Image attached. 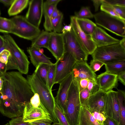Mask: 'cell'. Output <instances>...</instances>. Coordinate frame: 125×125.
<instances>
[{
	"mask_svg": "<svg viewBox=\"0 0 125 125\" xmlns=\"http://www.w3.org/2000/svg\"><path fill=\"white\" fill-rule=\"evenodd\" d=\"M0 76L4 81L0 91V112L10 118L22 116L25 106L34 94L27 79L19 72Z\"/></svg>",
	"mask_w": 125,
	"mask_h": 125,
	"instance_id": "cell-1",
	"label": "cell"
},
{
	"mask_svg": "<svg viewBox=\"0 0 125 125\" xmlns=\"http://www.w3.org/2000/svg\"><path fill=\"white\" fill-rule=\"evenodd\" d=\"M26 79L33 92L39 95L41 103L50 115L52 122L59 123L54 112L55 101L52 91L34 72L28 75Z\"/></svg>",
	"mask_w": 125,
	"mask_h": 125,
	"instance_id": "cell-2",
	"label": "cell"
},
{
	"mask_svg": "<svg viewBox=\"0 0 125 125\" xmlns=\"http://www.w3.org/2000/svg\"><path fill=\"white\" fill-rule=\"evenodd\" d=\"M78 82L73 80L70 87L64 114L70 125H78L81 105Z\"/></svg>",
	"mask_w": 125,
	"mask_h": 125,
	"instance_id": "cell-3",
	"label": "cell"
},
{
	"mask_svg": "<svg viewBox=\"0 0 125 125\" xmlns=\"http://www.w3.org/2000/svg\"><path fill=\"white\" fill-rule=\"evenodd\" d=\"M93 59L105 64L112 61L125 60V49L119 43L97 47L91 54Z\"/></svg>",
	"mask_w": 125,
	"mask_h": 125,
	"instance_id": "cell-4",
	"label": "cell"
},
{
	"mask_svg": "<svg viewBox=\"0 0 125 125\" xmlns=\"http://www.w3.org/2000/svg\"><path fill=\"white\" fill-rule=\"evenodd\" d=\"M94 18L96 25L117 35L125 37V20L102 11L94 14Z\"/></svg>",
	"mask_w": 125,
	"mask_h": 125,
	"instance_id": "cell-5",
	"label": "cell"
},
{
	"mask_svg": "<svg viewBox=\"0 0 125 125\" xmlns=\"http://www.w3.org/2000/svg\"><path fill=\"white\" fill-rule=\"evenodd\" d=\"M11 19L14 26L11 33L20 37L32 41L41 31L29 22L25 17L16 16Z\"/></svg>",
	"mask_w": 125,
	"mask_h": 125,
	"instance_id": "cell-6",
	"label": "cell"
},
{
	"mask_svg": "<svg viewBox=\"0 0 125 125\" xmlns=\"http://www.w3.org/2000/svg\"><path fill=\"white\" fill-rule=\"evenodd\" d=\"M7 46V50L14 58L17 63L18 70L22 74H27L28 72L30 62L23 51L17 44L13 38L6 33L3 36Z\"/></svg>",
	"mask_w": 125,
	"mask_h": 125,
	"instance_id": "cell-7",
	"label": "cell"
},
{
	"mask_svg": "<svg viewBox=\"0 0 125 125\" xmlns=\"http://www.w3.org/2000/svg\"><path fill=\"white\" fill-rule=\"evenodd\" d=\"M22 116L23 121L26 122L42 118H51L50 115L41 103L37 93L34 94L30 102L25 106Z\"/></svg>",
	"mask_w": 125,
	"mask_h": 125,
	"instance_id": "cell-8",
	"label": "cell"
},
{
	"mask_svg": "<svg viewBox=\"0 0 125 125\" xmlns=\"http://www.w3.org/2000/svg\"><path fill=\"white\" fill-rule=\"evenodd\" d=\"M63 34L65 53L71 54L77 61L87 62L88 55L79 44L72 29L70 31Z\"/></svg>",
	"mask_w": 125,
	"mask_h": 125,
	"instance_id": "cell-9",
	"label": "cell"
},
{
	"mask_svg": "<svg viewBox=\"0 0 125 125\" xmlns=\"http://www.w3.org/2000/svg\"><path fill=\"white\" fill-rule=\"evenodd\" d=\"M70 21L72 29L79 44L88 55H91L97 47L93 41L91 35L86 34L82 30L76 18L73 16L70 17Z\"/></svg>",
	"mask_w": 125,
	"mask_h": 125,
	"instance_id": "cell-10",
	"label": "cell"
},
{
	"mask_svg": "<svg viewBox=\"0 0 125 125\" xmlns=\"http://www.w3.org/2000/svg\"><path fill=\"white\" fill-rule=\"evenodd\" d=\"M76 61L70 54L65 53L56 63L54 84L59 83L72 73Z\"/></svg>",
	"mask_w": 125,
	"mask_h": 125,
	"instance_id": "cell-11",
	"label": "cell"
},
{
	"mask_svg": "<svg viewBox=\"0 0 125 125\" xmlns=\"http://www.w3.org/2000/svg\"><path fill=\"white\" fill-rule=\"evenodd\" d=\"M43 0L29 1V8L25 16L28 21L35 27L39 28L43 14Z\"/></svg>",
	"mask_w": 125,
	"mask_h": 125,
	"instance_id": "cell-12",
	"label": "cell"
},
{
	"mask_svg": "<svg viewBox=\"0 0 125 125\" xmlns=\"http://www.w3.org/2000/svg\"><path fill=\"white\" fill-rule=\"evenodd\" d=\"M47 49L57 61L63 55L65 52L62 33L50 32V36Z\"/></svg>",
	"mask_w": 125,
	"mask_h": 125,
	"instance_id": "cell-13",
	"label": "cell"
},
{
	"mask_svg": "<svg viewBox=\"0 0 125 125\" xmlns=\"http://www.w3.org/2000/svg\"><path fill=\"white\" fill-rule=\"evenodd\" d=\"M72 73L73 80L78 82L82 79L96 82V74L91 69L87 62L76 61Z\"/></svg>",
	"mask_w": 125,
	"mask_h": 125,
	"instance_id": "cell-14",
	"label": "cell"
},
{
	"mask_svg": "<svg viewBox=\"0 0 125 125\" xmlns=\"http://www.w3.org/2000/svg\"><path fill=\"white\" fill-rule=\"evenodd\" d=\"M73 80V77L71 73L59 83V88L55 100L64 114L65 111L69 90Z\"/></svg>",
	"mask_w": 125,
	"mask_h": 125,
	"instance_id": "cell-15",
	"label": "cell"
},
{
	"mask_svg": "<svg viewBox=\"0 0 125 125\" xmlns=\"http://www.w3.org/2000/svg\"><path fill=\"white\" fill-rule=\"evenodd\" d=\"M104 111L105 116L113 118L119 123V107L116 91L112 90L107 93Z\"/></svg>",
	"mask_w": 125,
	"mask_h": 125,
	"instance_id": "cell-16",
	"label": "cell"
},
{
	"mask_svg": "<svg viewBox=\"0 0 125 125\" xmlns=\"http://www.w3.org/2000/svg\"><path fill=\"white\" fill-rule=\"evenodd\" d=\"M96 79L99 90L106 93L117 88L118 85L117 75L106 71L96 76Z\"/></svg>",
	"mask_w": 125,
	"mask_h": 125,
	"instance_id": "cell-17",
	"label": "cell"
},
{
	"mask_svg": "<svg viewBox=\"0 0 125 125\" xmlns=\"http://www.w3.org/2000/svg\"><path fill=\"white\" fill-rule=\"evenodd\" d=\"M92 40L97 47L118 43L120 40L108 34L104 30L97 26L91 35Z\"/></svg>",
	"mask_w": 125,
	"mask_h": 125,
	"instance_id": "cell-18",
	"label": "cell"
},
{
	"mask_svg": "<svg viewBox=\"0 0 125 125\" xmlns=\"http://www.w3.org/2000/svg\"><path fill=\"white\" fill-rule=\"evenodd\" d=\"M107 96V93L99 90L90 95L87 107L105 114V107Z\"/></svg>",
	"mask_w": 125,
	"mask_h": 125,
	"instance_id": "cell-19",
	"label": "cell"
},
{
	"mask_svg": "<svg viewBox=\"0 0 125 125\" xmlns=\"http://www.w3.org/2000/svg\"><path fill=\"white\" fill-rule=\"evenodd\" d=\"M40 48L31 46L27 49L31 62L36 68L41 64H53L50 59L40 51Z\"/></svg>",
	"mask_w": 125,
	"mask_h": 125,
	"instance_id": "cell-20",
	"label": "cell"
},
{
	"mask_svg": "<svg viewBox=\"0 0 125 125\" xmlns=\"http://www.w3.org/2000/svg\"><path fill=\"white\" fill-rule=\"evenodd\" d=\"M78 125H102L94 118L88 108L81 106Z\"/></svg>",
	"mask_w": 125,
	"mask_h": 125,
	"instance_id": "cell-21",
	"label": "cell"
},
{
	"mask_svg": "<svg viewBox=\"0 0 125 125\" xmlns=\"http://www.w3.org/2000/svg\"><path fill=\"white\" fill-rule=\"evenodd\" d=\"M50 36V32L41 31L39 35L32 41L31 46L40 48H47Z\"/></svg>",
	"mask_w": 125,
	"mask_h": 125,
	"instance_id": "cell-22",
	"label": "cell"
},
{
	"mask_svg": "<svg viewBox=\"0 0 125 125\" xmlns=\"http://www.w3.org/2000/svg\"><path fill=\"white\" fill-rule=\"evenodd\" d=\"M106 71L113 74L117 75L125 71V60L116 61L105 64Z\"/></svg>",
	"mask_w": 125,
	"mask_h": 125,
	"instance_id": "cell-23",
	"label": "cell"
},
{
	"mask_svg": "<svg viewBox=\"0 0 125 125\" xmlns=\"http://www.w3.org/2000/svg\"><path fill=\"white\" fill-rule=\"evenodd\" d=\"M54 5L48 4L44 2L43 7V14L45 18L44 27L45 31H52L51 21L52 12L55 6Z\"/></svg>",
	"mask_w": 125,
	"mask_h": 125,
	"instance_id": "cell-24",
	"label": "cell"
},
{
	"mask_svg": "<svg viewBox=\"0 0 125 125\" xmlns=\"http://www.w3.org/2000/svg\"><path fill=\"white\" fill-rule=\"evenodd\" d=\"M116 92L119 107V124L120 125H125V91L118 90Z\"/></svg>",
	"mask_w": 125,
	"mask_h": 125,
	"instance_id": "cell-25",
	"label": "cell"
},
{
	"mask_svg": "<svg viewBox=\"0 0 125 125\" xmlns=\"http://www.w3.org/2000/svg\"><path fill=\"white\" fill-rule=\"evenodd\" d=\"M29 1V0H14L8 10L9 15L12 16L18 14L27 7Z\"/></svg>",
	"mask_w": 125,
	"mask_h": 125,
	"instance_id": "cell-26",
	"label": "cell"
},
{
	"mask_svg": "<svg viewBox=\"0 0 125 125\" xmlns=\"http://www.w3.org/2000/svg\"><path fill=\"white\" fill-rule=\"evenodd\" d=\"M76 19L82 30L86 34L91 35L97 26L96 24L88 19Z\"/></svg>",
	"mask_w": 125,
	"mask_h": 125,
	"instance_id": "cell-27",
	"label": "cell"
},
{
	"mask_svg": "<svg viewBox=\"0 0 125 125\" xmlns=\"http://www.w3.org/2000/svg\"><path fill=\"white\" fill-rule=\"evenodd\" d=\"M49 65L46 64H40L36 68L34 72L48 87L47 76Z\"/></svg>",
	"mask_w": 125,
	"mask_h": 125,
	"instance_id": "cell-28",
	"label": "cell"
},
{
	"mask_svg": "<svg viewBox=\"0 0 125 125\" xmlns=\"http://www.w3.org/2000/svg\"><path fill=\"white\" fill-rule=\"evenodd\" d=\"M63 19V14L62 13L57 17L52 19V31L58 33L62 32Z\"/></svg>",
	"mask_w": 125,
	"mask_h": 125,
	"instance_id": "cell-29",
	"label": "cell"
},
{
	"mask_svg": "<svg viewBox=\"0 0 125 125\" xmlns=\"http://www.w3.org/2000/svg\"><path fill=\"white\" fill-rule=\"evenodd\" d=\"M13 22L11 19L0 17V27L7 33H11L14 27Z\"/></svg>",
	"mask_w": 125,
	"mask_h": 125,
	"instance_id": "cell-30",
	"label": "cell"
},
{
	"mask_svg": "<svg viewBox=\"0 0 125 125\" xmlns=\"http://www.w3.org/2000/svg\"><path fill=\"white\" fill-rule=\"evenodd\" d=\"M77 19L92 18H94V14L91 12L89 7H83L77 12H75L73 16Z\"/></svg>",
	"mask_w": 125,
	"mask_h": 125,
	"instance_id": "cell-31",
	"label": "cell"
},
{
	"mask_svg": "<svg viewBox=\"0 0 125 125\" xmlns=\"http://www.w3.org/2000/svg\"><path fill=\"white\" fill-rule=\"evenodd\" d=\"M56 68L55 63L49 65L47 73V80L49 88L51 91L54 84Z\"/></svg>",
	"mask_w": 125,
	"mask_h": 125,
	"instance_id": "cell-32",
	"label": "cell"
},
{
	"mask_svg": "<svg viewBox=\"0 0 125 125\" xmlns=\"http://www.w3.org/2000/svg\"><path fill=\"white\" fill-rule=\"evenodd\" d=\"M54 112L59 123L62 125H70L63 113L56 102Z\"/></svg>",
	"mask_w": 125,
	"mask_h": 125,
	"instance_id": "cell-33",
	"label": "cell"
},
{
	"mask_svg": "<svg viewBox=\"0 0 125 125\" xmlns=\"http://www.w3.org/2000/svg\"><path fill=\"white\" fill-rule=\"evenodd\" d=\"M90 95L87 87L79 92V97L81 106H87Z\"/></svg>",
	"mask_w": 125,
	"mask_h": 125,
	"instance_id": "cell-34",
	"label": "cell"
},
{
	"mask_svg": "<svg viewBox=\"0 0 125 125\" xmlns=\"http://www.w3.org/2000/svg\"><path fill=\"white\" fill-rule=\"evenodd\" d=\"M100 6L101 11L105 12L113 16L123 19L116 13L112 5L106 3H103Z\"/></svg>",
	"mask_w": 125,
	"mask_h": 125,
	"instance_id": "cell-35",
	"label": "cell"
},
{
	"mask_svg": "<svg viewBox=\"0 0 125 125\" xmlns=\"http://www.w3.org/2000/svg\"><path fill=\"white\" fill-rule=\"evenodd\" d=\"M89 109L92 115L97 122L100 124L103 125V122L106 118L105 115L95 110Z\"/></svg>",
	"mask_w": 125,
	"mask_h": 125,
	"instance_id": "cell-36",
	"label": "cell"
},
{
	"mask_svg": "<svg viewBox=\"0 0 125 125\" xmlns=\"http://www.w3.org/2000/svg\"><path fill=\"white\" fill-rule=\"evenodd\" d=\"M51 118H44L36 119L29 122L31 125H52Z\"/></svg>",
	"mask_w": 125,
	"mask_h": 125,
	"instance_id": "cell-37",
	"label": "cell"
},
{
	"mask_svg": "<svg viewBox=\"0 0 125 125\" xmlns=\"http://www.w3.org/2000/svg\"><path fill=\"white\" fill-rule=\"evenodd\" d=\"M104 65V63L99 60L93 59L90 61L89 66L92 71L95 73L99 71Z\"/></svg>",
	"mask_w": 125,
	"mask_h": 125,
	"instance_id": "cell-38",
	"label": "cell"
},
{
	"mask_svg": "<svg viewBox=\"0 0 125 125\" xmlns=\"http://www.w3.org/2000/svg\"><path fill=\"white\" fill-rule=\"evenodd\" d=\"M87 88L90 95L95 94L99 90L97 82L89 80Z\"/></svg>",
	"mask_w": 125,
	"mask_h": 125,
	"instance_id": "cell-39",
	"label": "cell"
},
{
	"mask_svg": "<svg viewBox=\"0 0 125 125\" xmlns=\"http://www.w3.org/2000/svg\"><path fill=\"white\" fill-rule=\"evenodd\" d=\"M9 123V125H31L29 122L24 121L22 116L12 118Z\"/></svg>",
	"mask_w": 125,
	"mask_h": 125,
	"instance_id": "cell-40",
	"label": "cell"
},
{
	"mask_svg": "<svg viewBox=\"0 0 125 125\" xmlns=\"http://www.w3.org/2000/svg\"><path fill=\"white\" fill-rule=\"evenodd\" d=\"M112 6L117 14L125 20V6L118 5Z\"/></svg>",
	"mask_w": 125,
	"mask_h": 125,
	"instance_id": "cell-41",
	"label": "cell"
},
{
	"mask_svg": "<svg viewBox=\"0 0 125 125\" xmlns=\"http://www.w3.org/2000/svg\"><path fill=\"white\" fill-rule=\"evenodd\" d=\"M10 55V53L9 51L7 50H3L0 53V62L6 65Z\"/></svg>",
	"mask_w": 125,
	"mask_h": 125,
	"instance_id": "cell-42",
	"label": "cell"
},
{
	"mask_svg": "<svg viewBox=\"0 0 125 125\" xmlns=\"http://www.w3.org/2000/svg\"><path fill=\"white\" fill-rule=\"evenodd\" d=\"M105 3L111 5H121L125 6V0H103L102 3Z\"/></svg>",
	"mask_w": 125,
	"mask_h": 125,
	"instance_id": "cell-43",
	"label": "cell"
},
{
	"mask_svg": "<svg viewBox=\"0 0 125 125\" xmlns=\"http://www.w3.org/2000/svg\"><path fill=\"white\" fill-rule=\"evenodd\" d=\"M88 81L89 80L87 79H82L78 82L79 92L87 87Z\"/></svg>",
	"mask_w": 125,
	"mask_h": 125,
	"instance_id": "cell-44",
	"label": "cell"
},
{
	"mask_svg": "<svg viewBox=\"0 0 125 125\" xmlns=\"http://www.w3.org/2000/svg\"><path fill=\"white\" fill-rule=\"evenodd\" d=\"M106 117L103 125H120L119 122L113 118L108 116Z\"/></svg>",
	"mask_w": 125,
	"mask_h": 125,
	"instance_id": "cell-45",
	"label": "cell"
},
{
	"mask_svg": "<svg viewBox=\"0 0 125 125\" xmlns=\"http://www.w3.org/2000/svg\"><path fill=\"white\" fill-rule=\"evenodd\" d=\"M118 80L124 85H125V71L122 72L117 75Z\"/></svg>",
	"mask_w": 125,
	"mask_h": 125,
	"instance_id": "cell-46",
	"label": "cell"
},
{
	"mask_svg": "<svg viewBox=\"0 0 125 125\" xmlns=\"http://www.w3.org/2000/svg\"><path fill=\"white\" fill-rule=\"evenodd\" d=\"M92 1L94 7L95 11L96 12L98 10L100 6L102 3L103 0H93Z\"/></svg>",
	"mask_w": 125,
	"mask_h": 125,
	"instance_id": "cell-47",
	"label": "cell"
},
{
	"mask_svg": "<svg viewBox=\"0 0 125 125\" xmlns=\"http://www.w3.org/2000/svg\"><path fill=\"white\" fill-rule=\"evenodd\" d=\"M62 13L57 9V6H55L53 10L52 15V19L56 18L60 15Z\"/></svg>",
	"mask_w": 125,
	"mask_h": 125,
	"instance_id": "cell-48",
	"label": "cell"
},
{
	"mask_svg": "<svg viewBox=\"0 0 125 125\" xmlns=\"http://www.w3.org/2000/svg\"><path fill=\"white\" fill-rule=\"evenodd\" d=\"M7 71L6 64L0 62V76L6 73Z\"/></svg>",
	"mask_w": 125,
	"mask_h": 125,
	"instance_id": "cell-49",
	"label": "cell"
},
{
	"mask_svg": "<svg viewBox=\"0 0 125 125\" xmlns=\"http://www.w3.org/2000/svg\"><path fill=\"white\" fill-rule=\"evenodd\" d=\"M72 29V27L70 24L65 25L62 27V32L63 33L65 32H70L71 31Z\"/></svg>",
	"mask_w": 125,
	"mask_h": 125,
	"instance_id": "cell-50",
	"label": "cell"
},
{
	"mask_svg": "<svg viewBox=\"0 0 125 125\" xmlns=\"http://www.w3.org/2000/svg\"><path fill=\"white\" fill-rule=\"evenodd\" d=\"M61 1V0H47L44 2L49 5H57L58 3Z\"/></svg>",
	"mask_w": 125,
	"mask_h": 125,
	"instance_id": "cell-51",
	"label": "cell"
},
{
	"mask_svg": "<svg viewBox=\"0 0 125 125\" xmlns=\"http://www.w3.org/2000/svg\"><path fill=\"white\" fill-rule=\"evenodd\" d=\"M14 0H0V2L6 6H11Z\"/></svg>",
	"mask_w": 125,
	"mask_h": 125,
	"instance_id": "cell-52",
	"label": "cell"
},
{
	"mask_svg": "<svg viewBox=\"0 0 125 125\" xmlns=\"http://www.w3.org/2000/svg\"><path fill=\"white\" fill-rule=\"evenodd\" d=\"M5 41L3 36L0 35V48L4 45Z\"/></svg>",
	"mask_w": 125,
	"mask_h": 125,
	"instance_id": "cell-53",
	"label": "cell"
},
{
	"mask_svg": "<svg viewBox=\"0 0 125 125\" xmlns=\"http://www.w3.org/2000/svg\"><path fill=\"white\" fill-rule=\"evenodd\" d=\"M123 38L121 40H120L119 43L125 49V37Z\"/></svg>",
	"mask_w": 125,
	"mask_h": 125,
	"instance_id": "cell-54",
	"label": "cell"
},
{
	"mask_svg": "<svg viewBox=\"0 0 125 125\" xmlns=\"http://www.w3.org/2000/svg\"><path fill=\"white\" fill-rule=\"evenodd\" d=\"M3 80L2 77L0 76V91H1L3 84Z\"/></svg>",
	"mask_w": 125,
	"mask_h": 125,
	"instance_id": "cell-55",
	"label": "cell"
},
{
	"mask_svg": "<svg viewBox=\"0 0 125 125\" xmlns=\"http://www.w3.org/2000/svg\"><path fill=\"white\" fill-rule=\"evenodd\" d=\"M0 32L7 33V32L4 31L0 27Z\"/></svg>",
	"mask_w": 125,
	"mask_h": 125,
	"instance_id": "cell-56",
	"label": "cell"
},
{
	"mask_svg": "<svg viewBox=\"0 0 125 125\" xmlns=\"http://www.w3.org/2000/svg\"><path fill=\"white\" fill-rule=\"evenodd\" d=\"M52 125H62L59 123H54Z\"/></svg>",
	"mask_w": 125,
	"mask_h": 125,
	"instance_id": "cell-57",
	"label": "cell"
},
{
	"mask_svg": "<svg viewBox=\"0 0 125 125\" xmlns=\"http://www.w3.org/2000/svg\"><path fill=\"white\" fill-rule=\"evenodd\" d=\"M4 125H9V123H7L6 124H5Z\"/></svg>",
	"mask_w": 125,
	"mask_h": 125,
	"instance_id": "cell-58",
	"label": "cell"
},
{
	"mask_svg": "<svg viewBox=\"0 0 125 125\" xmlns=\"http://www.w3.org/2000/svg\"></svg>",
	"mask_w": 125,
	"mask_h": 125,
	"instance_id": "cell-59",
	"label": "cell"
}]
</instances>
